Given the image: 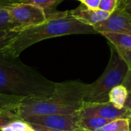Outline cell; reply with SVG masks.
<instances>
[{"mask_svg":"<svg viewBox=\"0 0 131 131\" xmlns=\"http://www.w3.org/2000/svg\"><path fill=\"white\" fill-rule=\"evenodd\" d=\"M56 84L13 57L0 51V94L22 98L45 97L55 90Z\"/></svg>","mask_w":131,"mask_h":131,"instance_id":"cell-1","label":"cell"},{"mask_svg":"<svg viewBox=\"0 0 131 131\" xmlns=\"http://www.w3.org/2000/svg\"><path fill=\"white\" fill-rule=\"evenodd\" d=\"M46 20L19 32L13 42L2 51L19 57L26 48L41 41L73 34H97L92 25L81 22L71 15L69 11L46 12Z\"/></svg>","mask_w":131,"mask_h":131,"instance_id":"cell-2","label":"cell"},{"mask_svg":"<svg viewBox=\"0 0 131 131\" xmlns=\"http://www.w3.org/2000/svg\"><path fill=\"white\" fill-rule=\"evenodd\" d=\"M87 84L78 81L56 83L54 91L45 97L24 98L17 108L21 119L29 116L78 114L84 103Z\"/></svg>","mask_w":131,"mask_h":131,"instance_id":"cell-3","label":"cell"},{"mask_svg":"<svg viewBox=\"0 0 131 131\" xmlns=\"http://www.w3.org/2000/svg\"><path fill=\"white\" fill-rule=\"evenodd\" d=\"M129 65L120 56L117 48L111 46V57L103 74L93 84H87L85 103L109 102L110 91L123 84L129 71Z\"/></svg>","mask_w":131,"mask_h":131,"instance_id":"cell-4","label":"cell"},{"mask_svg":"<svg viewBox=\"0 0 131 131\" xmlns=\"http://www.w3.org/2000/svg\"><path fill=\"white\" fill-rule=\"evenodd\" d=\"M7 8L16 26V31L44 22L47 15L46 12L36 5L26 3H8Z\"/></svg>","mask_w":131,"mask_h":131,"instance_id":"cell-5","label":"cell"},{"mask_svg":"<svg viewBox=\"0 0 131 131\" xmlns=\"http://www.w3.org/2000/svg\"><path fill=\"white\" fill-rule=\"evenodd\" d=\"M29 124H35L59 131H69L79 127V113L74 114H46L29 116L23 119Z\"/></svg>","mask_w":131,"mask_h":131,"instance_id":"cell-6","label":"cell"},{"mask_svg":"<svg viewBox=\"0 0 131 131\" xmlns=\"http://www.w3.org/2000/svg\"><path fill=\"white\" fill-rule=\"evenodd\" d=\"M80 117H99L104 119L116 120L120 118L129 119L131 117V111L127 107L118 108L111 102L105 103H83L79 112Z\"/></svg>","mask_w":131,"mask_h":131,"instance_id":"cell-7","label":"cell"},{"mask_svg":"<svg viewBox=\"0 0 131 131\" xmlns=\"http://www.w3.org/2000/svg\"><path fill=\"white\" fill-rule=\"evenodd\" d=\"M97 33H120L131 35V16L118 8L110 16L93 25Z\"/></svg>","mask_w":131,"mask_h":131,"instance_id":"cell-8","label":"cell"},{"mask_svg":"<svg viewBox=\"0 0 131 131\" xmlns=\"http://www.w3.org/2000/svg\"><path fill=\"white\" fill-rule=\"evenodd\" d=\"M69 12L71 15L77 20L92 26L107 19L110 15V13L104 12L100 8L91 9L83 3H81V5L76 8L69 11Z\"/></svg>","mask_w":131,"mask_h":131,"instance_id":"cell-9","label":"cell"},{"mask_svg":"<svg viewBox=\"0 0 131 131\" xmlns=\"http://www.w3.org/2000/svg\"><path fill=\"white\" fill-rule=\"evenodd\" d=\"M8 3H12L10 0H0V31H16V26L7 8Z\"/></svg>","mask_w":131,"mask_h":131,"instance_id":"cell-10","label":"cell"},{"mask_svg":"<svg viewBox=\"0 0 131 131\" xmlns=\"http://www.w3.org/2000/svg\"><path fill=\"white\" fill-rule=\"evenodd\" d=\"M113 45L131 51V35L104 32L101 33Z\"/></svg>","mask_w":131,"mask_h":131,"instance_id":"cell-11","label":"cell"},{"mask_svg":"<svg viewBox=\"0 0 131 131\" xmlns=\"http://www.w3.org/2000/svg\"><path fill=\"white\" fill-rule=\"evenodd\" d=\"M113 120L104 119L99 117H80L78 121L79 127L86 129L87 130L93 131L99 128L103 127L105 125L109 124Z\"/></svg>","mask_w":131,"mask_h":131,"instance_id":"cell-12","label":"cell"},{"mask_svg":"<svg viewBox=\"0 0 131 131\" xmlns=\"http://www.w3.org/2000/svg\"><path fill=\"white\" fill-rule=\"evenodd\" d=\"M128 93L129 92L127 89L123 84L118 85L110 91L109 101L120 109L124 108L128 96Z\"/></svg>","mask_w":131,"mask_h":131,"instance_id":"cell-13","label":"cell"},{"mask_svg":"<svg viewBox=\"0 0 131 131\" xmlns=\"http://www.w3.org/2000/svg\"><path fill=\"white\" fill-rule=\"evenodd\" d=\"M24 98L0 94V112L9 110H16Z\"/></svg>","mask_w":131,"mask_h":131,"instance_id":"cell-14","label":"cell"},{"mask_svg":"<svg viewBox=\"0 0 131 131\" xmlns=\"http://www.w3.org/2000/svg\"><path fill=\"white\" fill-rule=\"evenodd\" d=\"M105 131H129L130 122L129 119L120 118L116 119L102 127Z\"/></svg>","mask_w":131,"mask_h":131,"instance_id":"cell-15","label":"cell"},{"mask_svg":"<svg viewBox=\"0 0 131 131\" xmlns=\"http://www.w3.org/2000/svg\"><path fill=\"white\" fill-rule=\"evenodd\" d=\"M20 31H0V51L6 49L16 38Z\"/></svg>","mask_w":131,"mask_h":131,"instance_id":"cell-16","label":"cell"},{"mask_svg":"<svg viewBox=\"0 0 131 131\" xmlns=\"http://www.w3.org/2000/svg\"><path fill=\"white\" fill-rule=\"evenodd\" d=\"M16 110H9L0 112V130L9 125L12 122L21 119Z\"/></svg>","mask_w":131,"mask_h":131,"instance_id":"cell-17","label":"cell"},{"mask_svg":"<svg viewBox=\"0 0 131 131\" xmlns=\"http://www.w3.org/2000/svg\"><path fill=\"white\" fill-rule=\"evenodd\" d=\"M64 0H23L20 2L16 3H26L36 5L37 7H39L42 8L45 12L46 10L51 9L60 2H62Z\"/></svg>","mask_w":131,"mask_h":131,"instance_id":"cell-18","label":"cell"},{"mask_svg":"<svg viewBox=\"0 0 131 131\" xmlns=\"http://www.w3.org/2000/svg\"><path fill=\"white\" fill-rule=\"evenodd\" d=\"M118 2L119 0H101L99 8L111 14L117 9Z\"/></svg>","mask_w":131,"mask_h":131,"instance_id":"cell-19","label":"cell"},{"mask_svg":"<svg viewBox=\"0 0 131 131\" xmlns=\"http://www.w3.org/2000/svg\"><path fill=\"white\" fill-rule=\"evenodd\" d=\"M9 126L16 131H35L28 122L22 119H19L12 122Z\"/></svg>","mask_w":131,"mask_h":131,"instance_id":"cell-20","label":"cell"},{"mask_svg":"<svg viewBox=\"0 0 131 131\" xmlns=\"http://www.w3.org/2000/svg\"><path fill=\"white\" fill-rule=\"evenodd\" d=\"M116 48L117 49V51L120 54V56L128 64L129 68H131V51L126 50V49H124V48H117V47H116Z\"/></svg>","mask_w":131,"mask_h":131,"instance_id":"cell-21","label":"cell"},{"mask_svg":"<svg viewBox=\"0 0 131 131\" xmlns=\"http://www.w3.org/2000/svg\"><path fill=\"white\" fill-rule=\"evenodd\" d=\"M101 0H80L81 3L91 9H98Z\"/></svg>","mask_w":131,"mask_h":131,"instance_id":"cell-22","label":"cell"},{"mask_svg":"<svg viewBox=\"0 0 131 131\" xmlns=\"http://www.w3.org/2000/svg\"><path fill=\"white\" fill-rule=\"evenodd\" d=\"M128 91V92H131V68H129V71L126 75L125 79L123 81L122 84Z\"/></svg>","mask_w":131,"mask_h":131,"instance_id":"cell-23","label":"cell"},{"mask_svg":"<svg viewBox=\"0 0 131 131\" xmlns=\"http://www.w3.org/2000/svg\"><path fill=\"white\" fill-rule=\"evenodd\" d=\"M29 124L32 127V128L34 129L35 131H59L56 130H53V129H51V128H49V127H43V126H41V125L35 124Z\"/></svg>","mask_w":131,"mask_h":131,"instance_id":"cell-24","label":"cell"},{"mask_svg":"<svg viewBox=\"0 0 131 131\" xmlns=\"http://www.w3.org/2000/svg\"><path fill=\"white\" fill-rule=\"evenodd\" d=\"M130 4H131V0H119L117 8L121 10H124Z\"/></svg>","mask_w":131,"mask_h":131,"instance_id":"cell-25","label":"cell"},{"mask_svg":"<svg viewBox=\"0 0 131 131\" xmlns=\"http://www.w3.org/2000/svg\"><path fill=\"white\" fill-rule=\"evenodd\" d=\"M124 107L128 108V109H130L131 111V92L128 93V96H127V101H126Z\"/></svg>","mask_w":131,"mask_h":131,"instance_id":"cell-26","label":"cell"},{"mask_svg":"<svg viewBox=\"0 0 131 131\" xmlns=\"http://www.w3.org/2000/svg\"><path fill=\"white\" fill-rule=\"evenodd\" d=\"M124 12H127L130 16H131V4H130V5L124 9Z\"/></svg>","mask_w":131,"mask_h":131,"instance_id":"cell-27","label":"cell"},{"mask_svg":"<svg viewBox=\"0 0 131 131\" xmlns=\"http://www.w3.org/2000/svg\"><path fill=\"white\" fill-rule=\"evenodd\" d=\"M69 131H90V130H87L83 129V128H81V127H78V128H76V129H74V130H69Z\"/></svg>","mask_w":131,"mask_h":131,"instance_id":"cell-28","label":"cell"},{"mask_svg":"<svg viewBox=\"0 0 131 131\" xmlns=\"http://www.w3.org/2000/svg\"><path fill=\"white\" fill-rule=\"evenodd\" d=\"M12 3H16V2H20L23 0H10Z\"/></svg>","mask_w":131,"mask_h":131,"instance_id":"cell-29","label":"cell"},{"mask_svg":"<svg viewBox=\"0 0 131 131\" xmlns=\"http://www.w3.org/2000/svg\"><path fill=\"white\" fill-rule=\"evenodd\" d=\"M129 122H130V130H129V131H131V117L129 118Z\"/></svg>","mask_w":131,"mask_h":131,"instance_id":"cell-30","label":"cell"},{"mask_svg":"<svg viewBox=\"0 0 131 131\" xmlns=\"http://www.w3.org/2000/svg\"><path fill=\"white\" fill-rule=\"evenodd\" d=\"M93 131H105L104 130H103L102 128H99V129H97V130H95Z\"/></svg>","mask_w":131,"mask_h":131,"instance_id":"cell-31","label":"cell"},{"mask_svg":"<svg viewBox=\"0 0 131 131\" xmlns=\"http://www.w3.org/2000/svg\"><path fill=\"white\" fill-rule=\"evenodd\" d=\"M79 1H80V0H79Z\"/></svg>","mask_w":131,"mask_h":131,"instance_id":"cell-32","label":"cell"}]
</instances>
